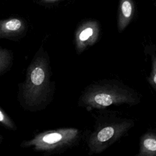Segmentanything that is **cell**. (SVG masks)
Masks as SVG:
<instances>
[{
  "mask_svg": "<svg viewBox=\"0 0 156 156\" xmlns=\"http://www.w3.org/2000/svg\"><path fill=\"white\" fill-rule=\"evenodd\" d=\"M48 79L47 64L41 47L27 68L19 92V98L24 108L30 111L41 109L47 96Z\"/></svg>",
  "mask_w": 156,
  "mask_h": 156,
  "instance_id": "obj_1",
  "label": "cell"
},
{
  "mask_svg": "<svg viewBox=\"0 0 156 156\" xmlns=\"http://www.w3.org/2000/svg\"><path fill=\"white\" fill-rule=\"evenodd\" d=\"M26 26L24 21L18 18L0 20V38L15 39L24 34Z\"/></svg>",
  "mask_w": 156,
  "mask_h": 156,
  "instance_id": "obj_2",
  "label": "cell"
},
{
  "mask_svg": "<svg viewBox=\"0 0 156 156\" xmlns=\"http://www.w3.org/2000/svg\"><path fill=\"white\" fill-rule=\"evenodd\" d=\"M134 2L133 0H119V12L120 21L123 24L129 21L133 14Z\"/></svg>",
  "mask_w": 156,
  "mask_h": 156,
  "instance_id": "obj_3",
  "label": "cell"
},
{
  "mask_svg": "<svg viewBox=\"0 0 156 156\" xmlns=\"http://www.w3.org/2000/svg\"><path fill=\"white\" fill-rule=\"evenodd\" d=\"M13 54L12 52L5 48L0 47V74L7 71L12 66Z\"/></svg>",
  "mask_w": 156,
  "mask_h": 156,
  "instance_id": "obj_4",
  "label": "cell"
},
{
  "mask_svg": "<svg viewBox=\"0 0 156 156\" xmlns=\"http://www.w3.org/2000/svg\"><path fill=\"white\" fill-rule=\"evenodd\" d=\"M0 123L4 127L16 130V126L11 118L6 114V113L0 107Z\"/></svg>",
  "mask_w": 156,
  "mask_h": 156,
  "instance_id": "obj_5",
  "label": "cell"
},
{
  "mask_svg": "<svg viewBox=\"0 0 156 156\" xmlns=\"http://www.w3.org/2000/svg\"><path fill=\"white\" fill-rule=\"evenodd\" d=\"M95 102L102 106H108L113 103V100L110 95L106 93H99L94 98Z\"/></svg>",
  "mask_w": 156,
  "mask_h": 156,
  "instance_id": "obj_6",
  "label": "cell"
},
{
  "mask_svg": "<svg viewBox=\"0 0 156 156\" xmlns=\"http://www.w3.org/2000/svg\"><path fill=\"white\" fill-rule=\"evenodd\" d=\"M114 133V129L112 127H107L102 129L98 134V139L101 142L109 140Z\"/></svg>",
  "mask_w": 156,
  "mask_h": 156,
  "instance_id": "obj_7",
  "label": "cell"
},
{
  "mask_svg": "<svg viewBox=\"0 0 156 156\" xmlns=\"http://www.w3.org/2000/svg\"><path fill=\"white\" fill-rule=\"evenodd\" d=\"M93 34V29L91 26H88L84 29H83L80 35L79 38L81 41L87 40L89 37H90Z\"/></svg>",
  "mask_w": 156,
  "mask_h": 156,
  "instance_id": "obj_8",
  "label": "cell"
},
{
  "mask_svg": "<svg viewBox=\"0 0 156 156\" xmlns=\"http://www.w3.org/2000/svg\"><path fill=\"white\" fill-rule=\"evenodd\" d=\"M144 146L150 151H156V140L152 138H148L144 141Z\"/></svg>",
  "mask_w": 156,
  "mask_h": 156,
  "instance_id": "obj_9",
  "label": "cell"
},
{
  "mask_svg": "<svg viewBox=\"0 0 156 156\" xmlns=\"http://www.w3.org/2000/svg\"><path fill=\"white\" fill-rule=\"evenodd\" d=\"M58 0H42V1H43L44 2H46V3H52V2H56Z\"/></svg>",
  "mask_w": 156,
  "mask_h": 156,
  "instance_id": "obj_10",
  "label": "cell"
},
{
  "mask_svg": "<svg viewBox=\"0 0 156 156\" xmlns=\"http://www.w3.org/2000/svg\"><path fill=\"white\" fill-rule=\"evenodd\" d=\"M2 139H3L2 136L1 135H0V143L2 142Z\"/></svg>",
  "mask_w": 156,
  "mask_h": 156,
  "instance_id": "obj_11",
  "label": "cell"
},
{
  "mask_svg": "<svg viewBox=\"0 0 156 156\" xmlns=\"http://www.w3.org/2000/svg\"><path fill=\"white\" fill-rule=\"evenodd\" d=\"M154 82L156 83V74L155 75V76L154 77Z\"/></svg>",
  "mask_w": 156,
  "mask_h": 156,
  "instance_id": "obj_12",
  "label": "cell"
}]
</instances>
